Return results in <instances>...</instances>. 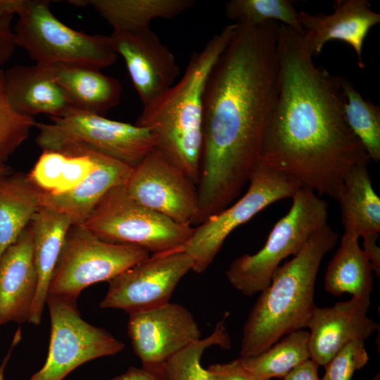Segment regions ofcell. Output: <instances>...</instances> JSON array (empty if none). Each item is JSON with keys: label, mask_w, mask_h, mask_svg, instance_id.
Here are the masks:
<instances>
[{"label": "cell", "mask_w": 380, "mask_h": 380, "mask_svg": "<svg viewBox=\"0 0 380 380\" xmlns=\"http://www.w3.org/2000/svg\"><path fill=\"white\" fill-rule=\"evenodd\" d=\"M367 164H357L346 172L334 198L340 206L343 234L357 238L380 232V198Z\"/></svg>", "instance_id": "603a6c76"}, {"label": "cell", "mask_w": 380, "mask_h": 380, "mask_svg": "<svg viewBox=\"0 0 380 380\" xmlns=\"http://www.w3.org/2000/svg\"><path fill=\"white\" fill-rule=\"evenodd\" d=\"M294 4L292 0H231L225 5V14L234 23L259 25L279 21L303 34Z\"/></svg>", "instance_id": "f546056e"}, {"label": "cell", "mask_w": 380, "mask_h": 380, "mask_svg": "<svg viewBox=\"0 0 380 380\" xmlns=\"http://www.w3.org/2000/svg\"><path fill=\"white\" fill-rule=\"evenodd\" d=\"M82 224L104 241L138 247L151 255L182 248L194 230L139 203L124 184L110 189Z\"/></svg>", "instance_id": "52a82bcc"}, {"label": "cell", "mask_w": 380, "mask_h": 380, "mask_svg": "<svg viewBox=\"0 0 380 380\" xmlns=\"http://www.w3.org/2000/svg\"><path fill=\"white\" fill-rule=\"evenodd\" d=\"M110 380H167L163 369L129 367L125 372Z\"/></svg>", "instance_id": "e575fe53"}, {"label": "cell", "mask_w": 380, "mask_h": 380, "mask_svg": "<svg viewBox=\"0 0 380 380\" xmlns=\"http://www.w3.org/2000/svg\"><path fill=\"white\" fill-rule=\"evenodd\" d=\"M33 117L22 115L11 106L5 90L4 70L0 68V165L26 141L35 127Z\"/></svg>", "instance_id": "4dcf8cb0"}, {"label": "cell", "mask_w": 380, "mask_h": 380, "mask_svg": "<svg viewBox=\"0 0 380 380\" xmlns=\"http://www.w3.org/2000/svg\"><path fill=\"white\" fill-rule=\"evenodd\" d=\"M150 255L138 247L104 241L83 224L72 225L53 271L49 295L77 300L87 287L108 281Z\"/></svg>", "instance_id": "9c48e42d"}, {"label": "cell", "mask_w": 380, "mask_h": 380, "mask_svg": "<svg viewBox=\"0 0 380 380\" xmlns=\"http://www.w3.org/2000/svg\"><path fill=\"white\" fill-rule=\"evenodd\" d=\"M359 238L343 234L340 246L329 263L324 289L334 296H370L373 289V270L360 248Z\"/></svg>", "instance_id": "484cf974"}, {"label": "cell", "mask_w": 380, "mask_h": 380, "mask_svg": "<svg viewBox=\"0 0 380 380\" xmlns=\"http://www.w3.org/2000/svg\"><path fill=\"white\" fill-rule=\"evenodd\" d=\"M13 29L15 43L36 63H69L98 69L113 65L118 54L109 36L87 34L63 23L50 2L25 0Z\"/></svg>", "instance_id": "8992f818"}, {"label": "cell", "mask_w": 380, "mask_h": 380, "mask_svg": "<svg viewBox=\"0 0 380 380\" xmlns=\"http://www.w3.org/2000/svg\"><path fill=\"white\" fill-rule=\"evenodd\" d=\"M30 224L38 285L28 322L37 326L42 321L51 277L72 224L66 216L44 206L34 215Z\"/></svg>", "instance_id": "7402d4cb"}, {"label": "cell", "mask_w": 380, "mask_h": 380, "mask_svg": "<svg viewBox=\"0 0 380 380\" xmlns=\"http://www.w3.org/2000/svg\"><path fill=\"white\" fill-rule=\"evenodd\" d=\"M127 334L141 367L159 370L172 357L201 338L190 311L172 303L129 315Z\"/></svg>", "instance_id": "5bb4252c"}, {"label": "cell", "mask_w": 380, "mask_h": 380, "mask_svg": "<svg viewBox=\"0 0 380 380\" xmlns=\"http://www.w3.org/2000/svg\"><path fill=\"white\" fill-rule=\"evenodd\" d=\"M37 285L30 223L0 258V326L29 322Z\"/></svg>", "instance_id": "ac0fdd59"}, {"label": "cell", "mask_w": 380, "mask_h": 380, "mask_svg": "<svg viewBox=\"0 0 380 380\" xmlns=\"http://www.w3.org/2000/svg\"><path fill=\"white\" fill-rule=\"evenodd\" d=\"M239 359L254 380L283 379L296 366L310 359L309 332L304 329L291 332L263 352Z\"/></svg>", "instance_id": "4316f807"}, {"label": "cell", "mask_w": 380, "mask_h": 380, "mask_svg": "<svg viewBox=\"0 0 380 380\" xmlns=\"http://www.w3.org/2000/svg\"><path fill=\"white\" fill-rule=\"evenodd\" d=\"M20 338H21V331H20V329H18V330L16 331L15 334L13 336L11 345L10 346V348L7 354L4 357L2 362L0 364V380H5L4 373H5L6 367L10 360L12 351L13 350L15 347L17 346V344L20 342Z\"/></svg>", "instance_id": "74e56055"}, {"label": "cell", "mask_w": 380, "mask_h": 380, "mask_svg": "<svg viewBox=\"0 0 380 380\" xmlns=\"http://www.w3.org/2000/svg\"><path fill=\"white\" fill-rule=\"evenodd\" d=\"M228 314L219 322L213 332L201 338L172 357L164 365L167 380H212L207 369L201 365V357L208 348L218 346L222 349L231 348V341L224 325Z\"/></svg>", "instance_id": "f1b7e54d"}, {"label": "cell", "mask_w": 380, "mask_h": 380, "mask_svg": "<svg viewBox=\"0 0 380 380\" xmlns=\"http://www.w3.org/2000/svg\"><path fill=\"white\" fill-rule=\"evenodd\" d=\"M248 183V189L241 198L194 227L182 247L194 261L192 271L206 270L234 229L272 203L291 198L300 188L296 181L260 161Z\"/></svg>", "instance_id": "30bf717a"}, {"label": "cell", "mask_w": 380, "mask_h": 380, "mask_svg": "<svg viewBox=\"0 0 380 380\" xmlns=\"http://www.w3.org/2000/svg\"><path fill=\"white\" fill-rule=\"evenodd\" d=\"M4 86L11 106L22 115L44 113L60 118L77 109L63 89L37 64L17 65L4 70Z\"/></svg>", "instance_id": "d6986e66"}, {"label": "cell", "mask_w": 380, "mask_h": 380, "mask_svg": "<svg viewBox=\"0 0 380 380\" xmlns=\"http://www.w3.org/2000/svg\"><path fill=\"white\" fill-rule=\"evenodd\" d=\"M203 95L201 224L239 197L260 160L279 86V23H236Z\"/></svg>", "instance_id": "6da1fadb"}, {"label": "cell", "mask_w": 380, "mask_h": 380, "mask_svg": "<svg viewBox=\"0 0 380 380\" xmlns=\"http://www.w3.org/2000/svg\"><path fill=\"white\" fill-rule=\"evenodd\" d=\"M46 305L51 320L49 351L44 365L29 380H64L82 365L124 349V343L106 330L82 318L77 299L49 295Z\"/></svg>", "instance_id": "8fae6325"}, {"label": "cell", "mask_w": 380, "mask_h": 380, "mask_svg": "<svg viewBox=\"0 0 380 380\" xmlns=\"http://www.w3.org/2000/svg\"><path fill=\"white\" fill-rule=\"evenodd\" d=\"M372 380H379V375L374 376Z\"/></svg>", "instance_id": "ab89813d"}, {"label": "cell", "mask_w": 380, "mask_h": 380, "mask_svg": "<svg viewBox=\"0 0 380 380\" xmlns=\"http://www.w3.org/2000/svg\"><path fill=\"white\" fill-rule=\"evenodd\" d=\"M277 55L278 94L260 161L335 198L346 172L370 160L347 123L341 77L315 66L303 34L282 24Z\"/></svg>", "instance_id": "7a4b0ae2"}, {"label": "cell", "mask_w": 380, "mask_h": 380, "mask_svg": "<svg viewBox=\"0 0 380 380\" xmlns=\"http://www.w3.org/2000/svg\"><path fill=\"white\" fill-rule=\"evenodd\" d=\"M370 296H353L331 307H316L308 324L310 359L325 366L343 347L355 340L365 341L379 325L367 314Z\"/></svg>", "instance_id": "2e32d148"}, {"label": "cell", "mask_w": 380, "mask_h": 380, "mask_svg": "<svg viewBox=\"0 0 380 380\" xmlns=\"http://www.w3.org/2000/svg\"><path fill=\"white\" fill-rule=\"evenodd\" d=\"M132 170L131 166L99 152L96 167L79 185L61 194L43 192L42 206L64 215L72 226L82 224L110 189L125 184Z\"/></svg>", "instance_id": "44dd1931"}, {"label": "cell", "mask_w": 380, "mask_h": 380, "mask_svg": "<svg viewBox=\"0 0 380 380\" xmlns=\"http://www.w3.org/2000/svg\"><path fill=\"white\" fill-rule=\"evenodd\" d=\"M193 266L192 258L182 248L151 255L108 281L99 306L131 315L164 305Z\"/></svg>", "instance_id": "7c38bea8"}, {"label": "cell", "mask_w": 380, "mask_h": 380, "mask_svg": "<svg viewBox=\"0 0 380 380\" xmlns=\"http://www.w3.org/2000/svg\"><path fill=\"white\" fill-rule=\"evenodd\" d=\"M5 0H0V67L8 62L17 46L12 28L13 14Z\"/></svg>", "instance_id": "d6a6232c"}, {"label": "cell", "mask_w": 380, "mask_h": 380, "mask_svg": "<svg viewBox=\"0 0 380 380\" xmlns=\"http://www.w3.org/2000/svg\"><path fill=\"white\" fill-rule=\"evenodd\" d=\"M298 17L304 42L312 56L319 54L327 42L338 39L349 44L355 51L358 66L365 67L363 44L371 28L380 23V15L372 11L368 1H336L330 14L300 11Z\"/></svg>", "instance_id": "e0dca14e"}, {"label": "cell", "mask_w": 380, "mask_h": 380, "mask_svg": "<svg viewBox=\"0 0 380 380\" xmlns=\"http://www.w3.org/2000/svg\"><path fill=\"white\" fill-rule=\"evenodd\" d=\"M318 365L311 359L307 360L293 368L283 380H320Z\"/></svg>", "instance_id": "8d00e7d4"}, {"label": "cell", "mask_w": 380, "mask_h": 380, "mask_svg": "<svg viewBox=\"0 0 380 380\" xmlns=\"http://www.w3.org/2000/svg\"><path fill=\"white\" fill-rule=\"evenodd\" d=\"M288 213L276 222L257 253L234 259L226 271L231 285L251 296L270 284L281 261L296 255L309 238L327 224L328 203L313 191L300 187L291 197Z\"/></svg>", "instance_id": "5b68a950"}, {"label": "cell", "mask_w": 380, "mask_h": 380, "mask_svg": "<svg viewBox=\"0 0 380 380\" xmlns=\"http://www.w3.org/2000/svg\"><path fill=\"white\" fill-rule=\"evenodd\" d=\"M236 24L225 26L190 57L179 80L143 107L136 125L148 129L156 149L196 185L203 143V95L208 75Z\"/></svg>", "instance_id": "3957f363"}, {"label": "cell", "mask_w": 380, "mask_h": 380, "mask_svg": "<svg viewBox=\"0 0 380 380\" xmlns=\"http://www.w3.org/2000/svg\"><path fill=\"white\" fill-rule=\"evenodd\" d=\"M42 194L27 173L0 175V258L42 207Z\"/></svg>", "instance_id": "cb8c5ba5"}, {"label": "cell", "mask_w": 380, "mask_h": 380, "mask_svg": "<svg viewBox=\"0 0 380 380\" xmlns=\"http://www.w3.org/2000/svg\"><path fill=\"white\" fill-rule=\"evenodd\" d=\"M348 125L359 139L370 160H380V108L365 100L346 78L341 77Z\"/></svg>", "instance_id": "83f0119b"}, {"label": "cell", "mask_w": 380, "mask_h": 380, "mask_svg": "<svg viewBox=\"0 0 380 380\" xmlns=\"http://www.w3.org/2000/svg\"><path fill=\"white\" fill-rule=\"evenodd\" d=\"M77 6H89L113 27V31L150 28L157 18L172 19L194 7V0H80Z\"/></svg>", "instance_id": "d4e9b609"}, {"label": "cell", "mask_w": 380, "mask_h": 380, "mask_svg": "<svg viewBox=\"0 0 380 380\" xmlns=\"http://www.w3.org/2000/svg\"><path fill=\"white\" fill-rule=\"evenodd\" d=\"M124 186L144 206L178 224H196L197 185L156 148L132 167Z\"/></svg>", "instance_id": "4fadbf2b"}, {"label": "cell", "mask_w": 380, "mask_h": 380, "mask_svg": "<svg viewBox=\"0 0 380 380\" xmlns=\"http://www.w3.org/2000/svg\"><path fill=\"white\" fill-rule=\"evenodd\" d=\"M51 122H36V142L42 150L81 145L118 160L132 167L156 148L155 139L144 127L108 119L76 109Z\"/></svg>", "instance_id": "ba28073f"}, {"label": "cell", "mask_w": 380, "mask_h": 380, "mask_svg": "<svg viewBox=\"0 0 380 380\" xmlns=\"http://www.w3.org/2000/svg\"><path fill=\"white\" fill-rule=\"evenodd\" d=\"M207 369L212 380H254L239 358L227 363L210 365Z\"/></svg>", "instance_id": "836d02e7"}, {"label": "cell", "mask_w": 380, "mask_h": 380, "mask_svg": "<svg viewBox=\"0 0 380 380\" xmlns=\"http://www.w3.org/2000/svg\"><path fill=\"white\" fill-rule=\"evenodd\" d=\"M109 38L125 62L143 107L177 82L180 68L175 56L150 28L113 31Z\"/></svg>", "instance_id": "9a60e30c"}, {"label": "cell", "mask_w": 380, "mask_h": 380, "mask_svg": "<svg viewBox=\"0 0 380 380\" xmlns=\"http://www.w3.org/2000/svg\"><path fill=\"white\" fill-rule=\"evenodd\" d=\"M338 238L326 224L291 260L277 268L244 324L240 357L256 355L286 334L307 328L317 307L315 284L321 262Z\"/></svg>", "instance_id": "277c9868"}, {"label": "cell", "mask_w": 380, "mask_h": 380, "mask_svg": "<svg viewBox=\"0 0 380 380\" xmlns=\"http://www.w3.org/2000/svg\"><path fill=\"white\" fill-rule=\"evenodd\" d=\"M35 64L63 89L78 110L104 116L120 103V82L100 69L79 64Z\"/></svg>", "instance_id": "ffe728a7"}, {"label": "cell", "mask_w": 380, "mask_h": 380, "mask_svg": "<svg viewBox=\"0 0 380 380\" xmlns=\"http://www.w3.org/2000/svg\"><path fill=\"white\" fill-rule=\"evenodd\" d=\"M368 361L365 341L355 340L343 347L328 362L320 380H351L355 372L365 367Z\"/></svg>", "instance_id": "1f68e13d"}, {"label": "cell", "mask_w": 380, "mask_h": 380, "mask_svg": "<svg viewBox=\"0 0 380 380\" xmlns=\"http://www.w3.org/2000/svg\"><path fill=\"white\" fill-rule=\"evenodd\" d=\"M13 170L12 169L8 167L6 164L5 165H0V175H4L9 172H11Z\"/></svg>", "instance_id": "f35d334b"}, {"label": "cell", "mask_w": 380, "mask_h": 380, "mask_svg": "<svg viewBox=\"0 0 380 380\" xmlns=\"http://www.w3.org/2000/svg\"><path fill=\"white\" fill-rule=\"evenodd\" d=\"M379 233H369L362 236L363 251L368 258L373 272L376 277L380 276V248L377 245Z\"/></svg>", "instance_id": "d590c367"}]
</instances>
